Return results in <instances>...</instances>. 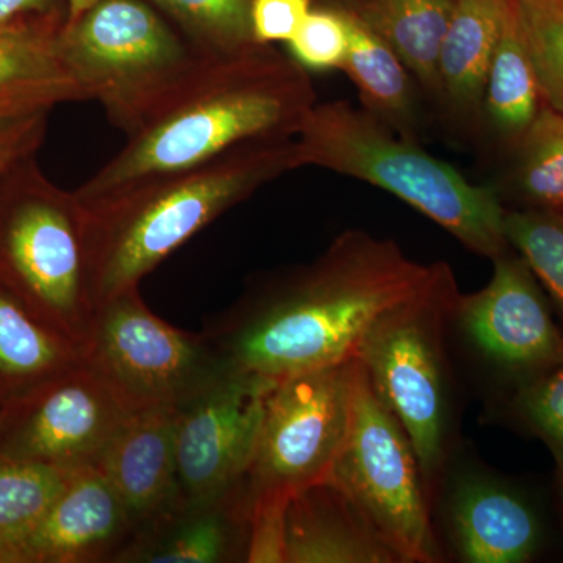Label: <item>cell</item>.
<instances>
[{"instance_id": "cell-1", "label": "cell", "mask_w": 563, "mask_h": 563, "mask_svg": "<svg viewBox=\"0 0 563 563\" xmlns=\"http://www.w3.org/2000/svg\"><path fill=\"white\" fill-rule=\"evenodd\" d=\"M446 266L415 262L368 232H343L317 261L258 284L202 333L229 369L284 379L354 358L377 318Z\"/></svg>"}, {"instance_id": "cell-2", "label": "cell", "mask_w": 563, "mask_h": 563, "mask_svg": "<svg viewBox=\"0 0 563 563\" xmlns=\"http://www.w3.org/2000/svg\"><path fill=\"white\" fill-rule=\"evenodd\" d=\"M317 102L309 70L273 44L203 55L74 196L88 201L144 177L191 168L246 141L295 139Z\"/></svg>"}, {"instance_id": "cell-3", "label": "cell", "mask_w": 563, "mask_h": 563, "mask_svg": "<svg viewBox=\"0 0 563 563\" xmlns=\"http://www.w3.org/2000/svg\"><path fill=\"white\" fill-rule=\"evenodd\" d=\"M295 139L246 141L210 161L155 174L80 202L95 307L144 276L263 185L298 169Z\"/></svg>"}, {"instance_id": "cell-4", "label": "cell", "mask_w": 563, "mask_h": 563, "mask_svg": "<svg viewBox=\"0 0 563 563\" xmlns=\"http://www.w3.org/2000/svg\"><path fill=\"white\" fill-rule=\"evenodd\" d=\"M299 168L317 166L383 188L439 224L466 250L495 258L509 252L501 198L402 139L347 101L317 102L295 136Z\"/></svg>"}, {"instance_id": "cell-5", "label": "cell", "mask_w": 563, "mask_h": 563, "mask_svg": "<svg viewBox=\"0 0 563 563\" xmlns=\"http://www.w3.org/2000/svg\"><path fill=\"white\" fill-rule=\"evenodd\" d=\"M0 273L27 309L84 347L95 301L88 284L84 211L27 161L0 184Z\"/></svg>"}, {"instance_id": "cell-6", "label": "cell", "mask_w": 563, "mask_h": 563, "mask_svg": "<svg viewBox=\"0 0 563 563\" xmlns=\"http://www.w3.org/2000/svg\"><path fill=\"white\" fill-rule=\"evenodd\" d=\"M60 51L87 101L124 133L203 57L147 0H99L65 24Z\"/></svg>"}, {"instance_id": "cell-7", "label": "cell", "mask_w": 563, "mask_h": 563, "mask_svg": "<svg viewBox=\"0 0 563 563\" xmlns=\"http://www.w3.org/2000/svg\"><path fill=\"white\" fill-rule=\"evenodd\" d=\"M459 291L450 266L428 288L377 318L355 357L412 443L422 479L442 465L448 399L442 332Z\"/></svg>"}, {"instance_id": "cell-8", "label": "cell", "mask_w": 563, "mask_h": 563, "mask_svg": "<svg viewBox=\"0 0 563 563\" xmlns=\"http://www.w3.org/2000/svg\"><path fill=\"white\" fill-rule=\"evenodd\" d=\"M85 361L131 415L177 412L229 372L203 333L163 321L139 290L96 306Z\"/></svg>"}, {"instance_id": "cell-9", "label": "cell", "mask_w": 563, "mask_h": 563, "mask_svg": "<svg viewBox=\"0 0 563 563\" xmlns=\"http://www.w3.org/2000/svg\"><path fill=\"white\" fill-rule=\"evenodd\" d=\"M328 481L399 562L440 561L412 443L374 391L361 362L350 433Z\"/></svg>"}, {"instance_id": "cell-10", "label": "cell", "mask_w": 563, "mask_h": 563, "mask_svg": "<svg viewBox=\"0 0 563 563\" xmlns=\"http://www.w3.org/2000/svg\"><path fill=\"white\" fill-rule=\"evenodd\" d=\"M357 369L354 357L276 380L244 477L250 501L328 481L350 433Z\"/></svg>"}, {"instance_id": "cell-11", "label": "cell", "mask_w": 563, "mask_h": 563, "mask_svg": "<svg viewBox=\"0 0 563 563\" xmlns=\"http://www.w3.org/2000/svg\"><path fill=\"white\" fill-rule=\"evenodd\" d=\"M276 380L229 369L177 410L176 459L181 503L221 498L242 487Z\"/></svg>"}, {"instance_id": "cell-12", "label": "cell", "mask_w": 563, "mask_h": 563, "mask_svg": "<svg viewBox=\"0 0 563 563\" xmlns=\"http://www.w3.org/2000/svg\"><path fill=\"white\" fill-rule=\"evenodd\" d=\"M3 433L0 453L63 470L98 466L131 417L87 361L40 385Z\"/></svg>"}, {"instance_id": "cell-13", "label": "cell", "mask_w": 563, "mask_h": 563, "mask_svg": "<svg viewBox=\"0 0 563 563\" xmlns=\"http://www.w3.org/2000/svg\"><path fill=\"white\" fill-rule=\"evenodd\" d=\"M493 263L492 280L473 295H459L454 317L488 361L542 376L563 363L562 332L523 258L506 252Z\"/></svg>"}, {"instance_id": "cell-14", "label": "cell", "mask_w": 563, "mask_h": 563, "mask_svg": "<svg viewBox=\"0 0 563 563\" xmlns=\"http://www.w3.org/2000/svg\"><path fill=\"white\" fill-rule=\"evenodd\" d=\"M124 503L98 466L74 470L13 562L117 563L135 539Z\"/></svg>"}, {"instance_id": "cell-15", "label": "cell", "mask_w": 563, "mask_h": 563, "mask_svg": "<svg viewBox=\"0 0 563 563\" xmlns=\"http://www.w3.org/2000/svg\"><path fill=\"white\" fill-rule=\"evenodd\" d=\"M174 410L132 413L98 468L131 515L136 532L181 503Z\"/></svg>"}, {"instance_id": "cell-16", "label": "cell", "mask_w": 563, "mask_h": 563, "mask_svg": "<svg viewBox=\"0 0 563 563\" xmlns=\"http://www.w3.org/2000/svg\"><path fill=\"white\" fill-rule=\"evenodd\" d=\"M250 509L244 483L221 498L180 503L136 532L117 563L246 562Z\"/></svg>"}, {"instance_id": "cell-17", "label": "cell", "mask_w": 563, "mask_h": 563, "mask_svg": "<svg viewBox=\"0 0 563 563\" xmlns=\"http://www.w3.org/2000/svg\"><path fill=\"white\" fill-rule=\"evenodd\" d=\"M66 16L40 14L0 25V118L87 101L60 51Z\"/></svg>"}, {"instance_id": "cell-18", "label": "cell", "mask_w": 563, "mask_h": 563, "mask_svg": "<svg viewBox=\"0 0 563 563\" xmlns=\"http://www.w3.org/2000/svg\"><path fill=\"white\" fill-rule=\"evenodd\" d=\"M448 510L451 537L463 562L521 563L539 550V518L503 484L466 477L455 485Z\"/></svg>"}, {"instance_id": "cell-19", "label": "cell", "mask_w": 563, "mask_h": 563, "mask_svg": "<svg viewBox=\"0 0 563 563\" xmlns=\"http://www.w3.org/2000/svg\"><path fill=\"white\" fill-rule=\"evenodd\" d=\"M395 553L335 485H310L287 506L285 563H393Z\"/></svg>"}, {"instance_id": "cell-20", "label": "cell", "mask_w": 563, "mask_h": 563, "mask_svg": "<svg viewBox=\"0 0 563 563\" xmlns=\"http://www.w3.org/2000/svg\"><path fill=\"white\" fill-rule=\"evenodd\" d=\"M512 0H455L439 57V103L462 121L483 120L488 69Z\"/></svg>"}, {"instance_id": "cell-21", "label": "cell", "mask_w": 563, "mask_h": 563, "mask_svg": "<svg viewBox=\"0 0 563 563\" xmlns=\"http://www.w3.org/2000/svg\"><path fill=\"white\" fill-rule=\"evenodd\" d=\"M455 0H344L351 11L401 58L421 90L439 101V57Z\"/></svg>"}, {"instance_id": "cell-22", "label": "cell", "mask_w": 563, "mask_h": 563, "mask_svg": "<svg viewBox=\"0 0 563 563\" xmlns=\"http://www.w3.org/2000/svg\"><path fill=\"white\" fill-rule=\"evenodd\" d=\"M336 9L342 10L350 29V52L342 70L354 84L362 109L402 139L420 141V109L412 74L372 29L351 11Z\"/></svg>"}, {"instance_id": "cell-23", "label": "cell", "mask_w": 563, "mask_h": 563, "mask_svg": "<svg viewBox=\"0 0 563 563\" xmlns=\"http://www.w3.org/2000/svg\"><path fill=\"white\" fill-rule=\"evenodd\" d=\"M85 361L84 347L0 287V385L40 387Z\"/></svg>"}, {"instance_id": "cell-24", "label": "cell", "mask_w": 563, "mask_h": 563, "mask_svg": "<svg viewBox=\"0 0 563 563\" xmlns=\"http://www.w3.org/2000/svg\"><path fill=\"white\" fill-rule=\"evenodd\" d=\"M542 106L536 70L518 20L517 2L512 0L488 69L483 120L504 143L515 146Z\"/></svg>"}, {"instance_id": "cell-25", "label": "cell", "mask_w": 563, "mask_h": 563, "mask_svg": "<svg viewBox=\"0 0 563 563\" xmlns=\"http://www.w3.org/2000/svg\"><path fill=\"white\" fill-rule=\"evenodd\" d=\"M70 472L0 453V562H13L68 483Z\"/></svg>"}, {"instance_id": "cell-26", "label": "cell", "mask_w": 563, "mask_h": 563, "mask_svg": "<svg viewBox=\"0 0 563 563\" xmlns=\"http://www.w3.org/2000/svg\"><path fill=\"white\" fill-rule=\"evenodd\" d=\"M179 24L181 35L201 55H224L255 44L251 0H147Z\"/></svg>"}, {"instance_id": "cell-27", "label": "cell", "mask_w": 563, "mask_h": 563, "mask_svg": "<svg viewBox=\"0 0 563 563\" xmlns=\"http://www.w3.org/2000/svg\"><path fill=\"white\" fill-rule=\"evenodd\" d=\"M517 147V184L537 209H563V114L542 106Z\"/></svg>"}, {"instance_id": "cell-28", "label": "cell", "mask_w": 563, "mask_h": 563, "mask_svg": "<svg viewBox=\"0 0 563 563\" xmlns=\"http://www.w3.org/2000/svg\"><path fill=\"white\" fill-rule=\"evenodd\" d=\"M504 233L509 246L520 252L536 279L550 291L563 317V211H506Z\"/></svg>"}, {"instance_id": "cell-29", "label": "cell", "mask_w": 563, "mask_h": 563, "mask_svg": "<svg viewBox=\"0 0 563 563\" xmlns=\"http://www.w3.org/2000/svg\"><path fill=\"white\" fill-rule=\"evenodd\" d=\"M543 106L563 114V0H515Z\"/></svg>"}, {"instance_id": "cell-30", "label": "cell", "mask_w": 563, "mask_h": 563, "mask_svg": "<svg viewBox=\"0 0 563 563\" xmlns=\"http://www.w3.org/2000/svg\"><path fill=\"white\" fill-rule=\"evenodd\" d=\"M287 44L291 57L309 73L343 69L350 52V29L342 10L329 3L313 5Z\"/></svg>"}, {"instance_id": "cell-31", "label": "cell", "mask_w": 563, "mask_h": 563, "mask_svg": "<svg viewBox=\"0 0 563 563\" xmlns=\"http://www.w3.org/2000/svg\"><path fill=\"white\" fill-rule=\"evenodd\" d=\"M517 406L529 424L563 453V363L526 385Z\"/></svg>"}, {"instance_id": "cell-32", "label": "cell", "mask_w": 563, "mask_h": 563, "mask_svg": "<svg viewBox=\"0 0 563 563\" xmlns=\"http://www.w3.org/2000/svg\"><path fill=\"white\" fill-rule=\"evenodd\" d=\"M290 496L265 495L252 499L246 562L285 563V528Z\"/></svg>"}, {"instance_id": "cell-33", "label": "cell", "mask_w": 563, "mask_h": 563, "mask_svg": "<svg viewBox=\"0 0 563 563\" xmlns=\"http://www.w3.org/2000/svg\"><path fill=\"white\" fill-rule=\"evenodd\" d=\"M313 0H251L252 38L258 44L290 43Z\"/></svg>"}, {"instance_id": "cell-34", "label": "cell", "mask_w": 563, "mask_h": 563, "mask_svg": "<svg viewBox=\"0 0 563 563\" xmlns=\"http://www.w3.org/2000/svg\"><path fill=\"white\" fill-rule=\"evenodd\" d=\"M47 114L0 118V181L38 150L47 128Z\"/></svg>"}, {"instance_id": "cell-35", "label": "cell", "mask_w": 563, "mask_h": 563, "mask_svg": "<svg viewBox=\"0 0 563 563\" xmlns=\"http://www.w3.org/2000/svg\"><path fill=\"white\" fill-rule=\"evenodd\" d=\"M40 14H54L52 0H0V25Z\"/></svg>"}, {"instance_id": "cell-36", "label": "cell", "mask_w": 563, "mask_h": 563, "mask_svg": "<svg viewBox=\"0 0 563 563\" xmlns=\"http://www.w3.org/2000/svg\"><path fill=\"white\" fill-rule=\"evenodd\" d=\"M66 2H68V16H66L65 24H68V22L77 20L85 11L91 9L99 0H66Z\"/></svg>"}, {"instance_id": "cell-37", "label": "cell", "mask_w": 563, "mask_h": 563, "mask_svg": "<svg viewBox=\"0 0 563 563\" xmlns=\"http://www.w3.org/2000/svg\"><path fill=\"white\" fill-rule=\"evenodd\" d=\"M344 2V0H322L321 3H340Z\"/></svg>"}]
</instances>
